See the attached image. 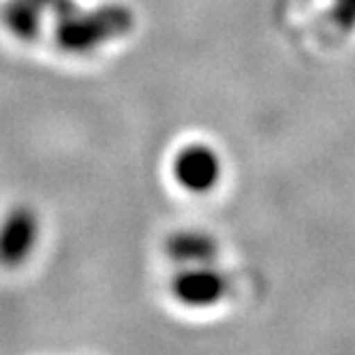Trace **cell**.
Wrapping results in <instances>:
<instances>
[{
    "label": "cell",
    "instance_id": "1",
    "mask_svg": "<svg viewBox=\"0 0 355 355\" xmlns=\"http://www.w3.org/2000/svg\"><path fill=\"white\" fill-rule=\"evenodd\" d=\"M171 171L182 189L191 193H208L220 180L223 163L214 148L206 144H189L178 150Z\"/></svg>",
    "mask_w": 355,
    "mask_h": 355
},
{
    "label": "cell",
    "instance_id": "2",
    "mask_svg": "<svg viewBox=\"0 0 355 355\" xmlns=\"http://www.w3.org/2000/svg\"><path fill=\"white\" fill-rule=\"evenodd\" d=\"M171 293L189 309H210L225 297L227 281L210 263L182 266L171 281Z\"/></svg>",
    "mask_w": 355,
    "mask_h": 355
},
{
    "label": "cell",
    "instance_id": "4",
    "mask_svg": "<svg viewBox=\"0 0 355 355\" xmlns=\"http://www.w3.org/2000/svg\"><path fill=\"white\" fill-rule=\"evenodd\" d=\"M167 252L180 266H204L216 255V242L199 232H180L167 242Z\"/></svg>",
    "mask_w": 355,
    "mask_h": 355
},
{
    "label": "cell",
    "instance_id": "5",
    "mask_svg": "<svg viewBox=\"0 0 355 355\" xmlns=\"http://www.w3.org/2000/svg\"><path fill=\"white\" fill-rule=\"evenodd\" d=\"M336 15L345 26H355V0H336Z\"/></svg>",
    "mask_w": 355,
    "mask_h": 355
},
{
    "label": "cell",
    "instance_id": "3",
    "mask_svg": "<svg viewBox=\"0 0 355 355\" xmlns=\"http://www.w3.org/2000/svg\"><path fill=\"white\" fill-rule=\"evenodd\" d=\"M39 225L31 210H15L0 227V261L15 266L24 261L37 242Z\"/></svg>",
    "mask_w": 355,
    "mask_h": 355
}]
</instances>
